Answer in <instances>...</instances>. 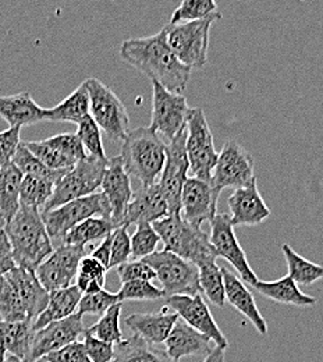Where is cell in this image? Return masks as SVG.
Returning a JSON list of instances; mask_svg holds the SVG:
<instances>
[{
  "mask_svg": "<svg viewBox=\"0 0 323 362\" xmlns=\"http://www.w3.org/2000/svg\"><path fill=\"white\" fill-rule=\"evenodd\" d=\"M4 227H6V221L0 218V233L4 230Z\"/></svg>",
  "mask_w": 323,
  "mask_h": 362,
  "instance_id": "6f0895ef",
  "label": "cell"
},
{
  "mask_svg": "<svg viewBox=\"0 0 323 362\" xmlns=\"http://www.w3.org/2000/svg\"><path fill=\"white\" fill-rule=\"evenodd\" d=\"M166 307L175 311L179 317L185 320L191 327L208 336L216 347L223 350L229 349L226 336L219 329L209 307L202 298L201 293L195 296H172L166 300Z\"/></svg>",
  "mask_w": 323,
  "mask_h": 362,
  "instance_id": "d6986e66",
  "label": "cell"
},
{
  "mask_svg": "<svg viewBox=\"0 0 323 362\" xmlns=\"http://www.w3.org/2000/svg\"><path fill=\"white\" fill-rule=\"evenodd\" d=\"M91 115L90 93L83 83L66 99L52 109H47V122L53 123H74L78 124Z\"/></svg>",
  "mask_w": 323,
  "mask_h": 362,
  "instance_id": "4dcf8cb0",
  "label": "cell"
},
{
  "mask_svg": "<svg viewBox=\"0 0 323 362\" xmlns=\"http://www.w3.org/2000/svg\"><path fill=\"white\" fill-rule=\"evenodd\" d=\"M211 339L196 329L191 327L185 320L179 317L170 334L166 339V353L175 360L180 361L189 356H208L211 349Z\"/></svg>",
  "mask_w": 323,
  "mask_h": 362,
  "instance_id": "d4e9b609",
  "label": "cell"
},
{
  "mask_svg": "<svg viewBox=\"0 0 323 362\" xmlns=\"http://www.w3.org/2000/svg\"><path fill=\"white\" fill-rule=\"evenodd\" d=\"M88 247L59 245L35 271L45 290L52 293L71 286L77 277L80 264L87 257Z\"/></svg>",
  "mask_w": 323,
  "mask_h": 362,
  "instance_id": "9a60e30c",
  "label": "cell"
},
{
  "mask_svg": "<svg viewBox=\"0 0 323 362\" xmlns=\"http://www.w3.org/2000/svg\"><path fill=\"white\" fill-rule=\"evenodd\" d=\"M17 267L13 248L4 230L0 233V279Z\"/></svg>",
  "mask_w": 323,
  "mask_h": 362,
  "instance_id": "816d5d0a",
  "label": "cell"
},
{
  "mask_svg": "<svg viewBox=\"0 0 323 362\" xmlns=\"http://www.w3.org/2000/svg\"><path fill=\"white\" fill-rule=\"evenodd\" d=\"M286 262L288 276L301 286H311L318 280L323 279V265L314 264L300 254H297L288 244H283L281 247Z\"/></svg>",
  "mask_w": 323,
  "mask_h": 362,
  "instance_id": "e575fe53",
  "label": "cell"
},
{
  "mask_svg": "<svg viewBox=\"0 0 323 362\" xmlns=\"http://www.w3.org/2000/svg\"><path fill=\"white\" fill-rule=\"evenodd\" d=\"M221 189L211 181L188 177L182 192V216L192 226L201 227L218 215Z\"/></svg>",
  "mask_w": 323,
  "mask_h": 362,
  "instance_id": "ac0fdd59",
  "label": "cell"
},
{
  "mask_svg": "<svg viewBox=\"0 0 323 362\" xmlns=\"http://www.w3.org/2000/svg\"><path fill=\"white\" fill-rule=\"evenodd\" d=\"M4 357H6V350L3 347H0V362H3Z\"/></svg>",
  "mask_w": 323,
  "mask_h": 362,
  "instance_id": "9f6ffc18",
  "label": "cell"
},
{
  "mask_svg": "<svg viewBox=\"0 0 323 362\" xmlns=\"http://www.w3.org/2000/svg\"><path fill=\"white\" fill-rule=\"evenodd\" d=\"M35 329L33 320H0V347L6 354L28 362Z\"/></svg>",
  "mask_w": 323,
  "mask_h": 362,
  "instance_id": "83f0119b",
  "label": "cell"
},
{
  "mask_svg": "<svg viewBox=\"0 0 323 362\" xmlns=\"http://www.w3.org/2000/svg\"><path fill=\"white\" fill-rule=\"evenodd\" d=\"M84 293L77 286H70L67 288H60L49 293V303L45 311L35 319L34 329L41 330L49 323L71 317L78 310V304Z\"/></svg>",
  "mask_w": 323,
  "mask_h": 362,
  "instance_id": "f546056e",
  "label": "cell"
},
{
  "mask_svg": "<svg viewBox=\"0 0 323 362\" xmlns=\"http://www.w3.org/2000/svg\"><path fill=\"white\" fill-rule=\"evenodd\" d=\"M160 235L152 223H139L131 235V257L143 259L156 252Z\"/></svg>",
  "mask_w": 323,
  "mask_h": 362,
  "instance_id": "ee69618b",
  "label": "cell"
},
{
  "mask_svg": "<svg viewBox=\"0 0 323 362\" xmlns=\"http://www.w3.org/2000/svg\"><path fill=\"white\" fill-rule=\"evenodd\" d=\"M185 141L187 127L168 144L166 163L158 181L168 201L170 215L182 214V192L185 181L189 177V160Z\"/></svg>",
  "mask_w": 323,
  "mask_h": 362,
  "instance_id": "4fadbf2b",
  "label": "cell"
},
{
  "mask_svg": "<svg viewBox=\"0 0 323 362\" xmlns=\"http://www.w3.org/2000/svg\"><path fill=\"white\" fill-rule=\"evenodd\" d=\"M225 351L221 347H215L206 357L204 362H225Z\"/></svg>",
  "mask_w": 323,
  "mask_h": 362,
  "instance_id": "db71d44e",
  "label": "cell"
},
{
  "mask_svg": "<svg viewBox=\"0 0 323 362\" xmlns=\"http://www.w3.org/2000/svg\"><path fill=\"white\" fill-rule=\"evenodd\" d=\"M221 13L216 0H183L173 11L170 24L204 20Z\"/></svg>",
  "mask_w": 323,
  "mask_h": 362,
  "instance_id": "60d3db41",
  "label": "cell"
},
{
  "mask_svg": "<svg viewBox=\"0 0 323 362\" xmlns=\"http://www.w3.org/2000/svg\"><path fill=\"white\" fill-rule=\"evenodd\" d=\"M54 182L34 176H24L20 189V204L44 209L54 191ZM42 212V211H41Z\"/></svg>",
  "mask_w": 323,
  "mask_h": 362,
  "instance_id": "74e56055",
  "label": "cell"
},
{
  "mask_svg": "<svg viewBox=\"0 0 323 362\" xmlns=\"http://www.w3.org/2000/svg\"><path fill=\"white\" fill-rule=\"evenodd\" d=\"M254 288L264 297L283 305H293L300 308H308L317 304V300L307 296L298 288V284L287 274L274 281L259 280Z\"/></svg>",
  "mask_w": 323,
  "mask_h": 362,
  "instance_id": "f1b7e54d",
  "label": "cell"
},
{
  "mask_svg": "<svg viewBox=\"0 0 323 362\" xmlns=\"http://www.w3.org/2000/svg\"><path fill=\"white\" fill-rule=\"evenodd\" d=\"M198 269L201 291L213 305L222 308L226 303V290L222 268L218 265L216 261H209L201 264Z\"/></svg>",
  "mask_w": 323,
  "mask_h": 362,
  "instance_id": "d590c367",
  "label": "cell"
},
{
  "mask_svg": "<svg viewBox=\"0 0 323 362\" xmlns=\"http://www.w3.org/2000/svg\"><path fill=\"white\" fill-rule=\"evenodd\" d=\"M131 257V235L129 226L117 227L112 233V255L109 269L117 268L130 261Z\"/></svg>",
  "mask_w": 323,
  "mask_h": 362,
  "instance_id": "bcb514c9",
  "label": "cell"
},
{
  "mask_svg": "<svg viewBox=\"0 0 323 362\" xmlns=\"http://www.w3.org/2000/svg\"><path fill=\"white\" fill-rule=\"evenodd\" d=\"M100 188L110 204L112 221L117 227L122 226V219L133 199L134 191L131 188V177L124 169L120 156L109 158Z\"/></svg>",
  "mask_w": 323,
  "mask_h": 362,
  "instance_id": "7402d4cb",
  "label": "cell"
},
{
  "mask_svg": "<svg viewBox=\"0 0 323 362\" xmlns=\"http://www.w3.org/2000/svg\"><path fill=\"white\" fill-rule=\"evenodd\" d=\"M222 272L225 279L226 301H229L231 307H234L240 314L247 317L254 325L258 333L266 334V322L257 307L252 293L248 290L241 277H238L234 272L229 271L228 268H222Z\"/></svg>",
  "mask_w": 323,
  "mask_h": 362,
  "instance_id": "484cf974",
  "label": "cell"
},
{
  "mask_svg": "<svg viewBox=\"0 0 323 362\" xmlns=\"http://www.w3.org/2000/svg\"><path fill=\"white\" fill-rule=\"evenodd\" d=\"M112 362H177L166 351L158 350L153 344L139 336H133L114 346V358Z\"/></svg>",
  "mask_w": 323,
  "mask_h": 362,
  "instance_id": "d6a6232c",
  "label": "cell"
},
{
  "mask_svg": "<svg viewBox=\"0 0 323 362\" xmlns=\"http://www.w3.org/2000/svg\"><path fill=\"white\" fill-rule=\"evenodd\" d=\"M119 301L117 293H109L105 288L93 293V294H84L80 304H78V310L77 313L80 315H98L102 317L105 315L113 305H116Z\"/></svg>",
  "mask_w": 323,
  "mask_h": 362,
  "instance_id": "f6af8a7d",
  "label": "cell"
},
{
  "mask_svg": "<svg viewBox=\"0 0 323 362\" xmlns=\"http://www.w3.org/2000/svg\"><path fill=\"white\" fill-rule=\"evenodd\" d=\"M120 317H122V303H117L105 315L99 317V320L95 325L86 330L103 341L117 346L119 343L123 341V333L120 329Z\"/></svg>",
  "mask_w": 323,
  "mask_h": 362,
  "instance_id": "ab89813d",
  "label": "cell"
},
{
  "mask_svg": "<svg viewBox=\"0 0 323 362\" xmlns=\"http://www.w3.org/2000/svg\"><path fill=\"white\" fill-rule=\"evenodd\" d=\"M119 301H156L166 297L162 288H158L151 281L134 280L123 283L119 293Z\"/></svg>",
  "mask_w": 323,
  "mask_h": 362,
  "instance_id": "b9f144b4",
  "label": "cell"
},
{
  "mask_svg": "<svg viewBox=\"0 0 323 362\" xmlns=\"http://www.w3.org/2000/svg\"><path fill=\"white\" fill-rule=\"evenodd\" d=\"M117 269V276L122 283L127 281H134V280H146L152 281L156 279V272L152 269L143 259H136V261H129Z\"/></svg>",
  "mask_w": 323,
  "mask_h": 362,
  "instance_id": "7dc6e473",
  "label": "cell"
},
{
  "mask_svg": "<svg viewBox=\"0 0 323 362\" xmlns=\"http://www.w3.org/2000/svg\"><path fill=\"white\" fill-rule=\"evenodd\" d=\"M152 225L160 235L165 250L179 255L185 261L199 267L204 262L218 259L209 234L201 227L192 226L185 222L182 214L169 215Z\"/></svg>",
  "mask_w": 323,
  "mask_h": 362,
  "instance_id": "5b68a950",
  "label": "cell"
},
{
  "mask_svg": "<svg viewBox=\"0 0 323 362\" xmlns=\"http://www.w3.org/2000/svg\"><path fill=\"white\" fill-rule=\"evenodd\" d=\"M0 117L10 127H27L47 122V109L40 106L30 92L0 96Z\"/></svg>",
  "mask_w": 323,
  "mask_h": 362,
  "instance_id": "cb8c5ba5",
  "label": "cell"
},
{
  "mask_svg": "<svg viewBox=\"0 0 323 362\" xmlns=\"http://www.w3.org/2000/svg\"><path fill=\"white\" fill-rule=\"evenodd\" d=\"M233 226H259L271 216V209L264 201L257 179L235 188L228 199Z\"/></svg>",
  "mask_w": 323,
  "mask_h": 362,
  "instance_id": "44dd1931",
  "label": "cell"
},
{
  "mask_svg": "<svg viewBox=\"0 0 323 362\" xmlns=\"http://www.w3.org/2000/svg\"><path fill=\"white\" fill-rule=\"evenodd\" d=\"M170 215L168 201L160 189L159 182L148 187H139L129 204L122 226H131L139 223H155Z\"/></svg>",
  "mask_w": 323,
  "mask_h": 362,
  "instance_id": "603a6c76",
  "label": "cell"
},
{
  "mask_svg": "<svg viewBox=\"0 0 323 362\" xmlns=\"http://www.w3.org/2000/svg\"><path fill=\"white\" fill-rule=\"evenodd\" d=\"M27 148L53 170H70L88 155L77 134L63 133L44 141L25 142Z\"/></svg>",
  "mask_w": 323,
  "mask_h": 362,
  "instance_id": "e0dca14e",
  "label": "cell"
},
{
  "mask_svg": "<svg viewBox=\"0 0 323 362\" xmlns=\"http://www.w3.org/2000/svg\"><path fill=\"white\" fill-rule=\"evenodd\" d=\"M47 360L49 362H93L87 354L84 341H74L59 351L47 354Z\"/></svg>",
  "mask_w": 323,
  "mask_h": 362,
  "instance_id": "f907efd6",
  "label": "cell"
},
{
  "mask_svg": "<svg viewBox=\"0 0 323 362\" xmlns=\"http://www.w3.org/2000/svg\"><path fill=\"white\" fill-rule=\"evenodd\" d=\"M24 175L13 163H7L0 168V218L10 222L18 212L20 189Z\"/></svg>",
  "mask_w": 323,
  "mask_h": 362,
  "instance_id": "1f68e13d",
  "label": "cell"
},
{
  "mask_svg": "<svg viewBox=\"0 0 323 362\" xmlns=\"http://www.w3.org/2000/svg\"><path fill=\"white\" fill-rule=\"evenodd\" d=\"M107 268H105L93 255L83 258L76 277V286L84 294H93L105 288Z\"/></svg>",
  "mask_w": 323,
  "mask_h": 362,
  "instance_id": "f35d334b",
  "label": "cell"
},
{
  "mask_svg": "<svg viewBox=\"0 0 323 362\" xmlns=\"http://www.w3.org/2000/svg\"><path fill=\"white\" fill-rule=\"evenodd\" d=\"M3 362H27L24 361V360H21V358H18V357H16V356H11V354H6V357H4V360Z\"/></svg>",
  "mask_w": 323,
  "mask_h": 362,
  "instance_id": "11a10c76",
  "label": "cell"
},
{
  "mask_svg": "<svg viewBox=\"0 0 323 362\" xmlns=\"http://www.w3.org/2000/svg\"><path fill=\"white\" fill-rule=\"evenodd\" d=\"M304 1H305V0H304Z\"/></svg>",
  "mask_w": 323,
  "mask_h": 362,
  "instance_id": "91938a15",
  "label": "cell"
},
{
  "mask_svg": "<svg viewBox=\"0 0 323 362\" xmlns=\"http://www.w3.org/2000/svg\"><path fill=\"white\" fill-rule=\"evenodd\" d=\"M179 317L175 311L165 307L153 314H133L126 319V325L136 336L155 346L166 341Z\"/></svg>",
  "mask_w": 323,
  "mask_h": 362,
  "instance_id": "4316f807",
  "label": "cell"
},
{
  "mask_svg": "<svg viewBox=\"0 0 323 362\" xmlns=\"http://www.w3.org/2000/svg\"><path fill=\"white\" fill-rule=\"evenodd\" d=\"M84 346L88 357L93 362H112L114 358V344L103 341L98 337L84 332Z\"/></svg>",
  "mask_w": 323,
  "mask_h": 362,
  "instance_id": "c3c4849f",
  "label": "cell"
},
{
  "mask_svg": "<svg viewBox=\"0 0 323 362\" xmlns=\"http://www.w3.org/2000/svg\"><path fill=\"white\" fill-rule=\"evenodd\" d=\"M143 261L156 272V279L162 284L166 298L202 293L199 286V269L195 264L185 261L168 250L156 251L143 258Z\"/></svg>",
  "mask_w": 323,
  "mask_h": 362,
  "instance_id": "9c48e42d",
  "label": "cell"
},
{
  "mask_svg": "<svg viewBox=\"0 0 323 362\" xmlns=\"http://www.w3.org/2000/svg\"><path fill=\"white\" fill-rule=\"evenodd\" d=\"M86 332L83 315L76 313L71 317H64L49 323L44 329L35 332L33 349L28 362L37 361L47 354L59 351L60 349L74 343Z\"/></svg>",
  "mask_w": 323,
  "mask_h": 362,
  "instance_id": "ffe728a7",
  "label": "cell"
},
{
  "mask_svg": "<svg viewBox=\"0 0 323 362\" xmlns=\"http://www.w3.org/2000/svg\"><path fill=\"white\" fill-rule=\"evenodd\" d=\"M21 144V129L10 127L0 133V168L10 163Z\"/></svg>",
  "mask_w": 323,
  "mask_h": 362,
  "instance_id": "681fc988",
  "label": "cell"
},
{
  "mask_svg": "<svg viewBox=\"0 0 323 362\" xmlns=\"http://www.w3.org/2000/svg\"><path fill=\"white\" fill-rule=\"evenodd\" d=\"M187 155L192 177L212 180V173L219 153L215 149L213 136L201 107H191L187 120Z\"/></svg>",
  "mask_w": 323,
  "mask_h": 362,
  "instance_id": "30bf717a",
  "label": "cell"
},
{
  "mask_svg": "<svg viewBox=\"0 0 323 362\" xmlns=\"http://www.w3.org/2000/svg\"><path fill=\"white\" fill-rule=\"evenodd\" d=\"M152 119L149 127L169 144L187 127L191 107L184 95L166 90L156 81H152Z\"/></svg>",
  "mask_w": 323,
  "mask_h": 362,
  "instance_id": "7c38bea8",
  "label": "cell"
},
{
  "mask_svg": "<svg viewBox=\"0 0 323 362\" xmlns=\"http://www.w3.org/2000/svg\"><path fill=\"white\" fill-rule=\"evenodd\" d=\"M222 18V13L204 20L166 24L168 42L179 60L187 67L202 69L208 63L212 25Z\"/></svg>",
  "mask_w": 323,
  "mask_h": 362,
  "instance_id": "8992f818",
  "label": "cell"
},
{
  "mask_svg": "<svg viewBox=\"0 0 323 362\" xmlns=\"http://www.w3.org/2000/svg\"><path fill=\"white\" fill-rule=\"evenodd\" d=\"M49 303V291L37 273L16 267L0 279L1 320H33L40 317Z\"/></svg>",
  "mask_w": 323,
  "mask_h": 362,
  "instance_id": "3957f363",
  "label": "cell"
},
{
  "mask_svg": "<svg viewBox=\"0 0 323 362\" xmlns=\"http://www.w3.org/2000/svg\"><path fill=\"white\" fill-rule=\"evenodd\" d=\"M91 102V116L99 129L113 141H123L129 134L130 117L119 96L96 78L84 81Z\"/></svg>",
  "mask_w": 323,
  "mask_h": 362,
  "instance_id": "8fae6325",
  "label": "cell"
},
{
  "mask_svg": "<svg viewBox=\"0 0 323 362\" xmlns=\"http://www.w3.org/2000/svg\"><path fill=\"white\" fill-rule=\"evenodd\" d=\"M4 233L11 244L17 267L35 272L54 251L38 208L21 205L14 218L6 223Z\"/></svg>",
  "mask_w": 323,
  "mask_h": 362,
  "instance_id": "7a4b0ae2",
  "label": "cell"
},
{
  "mask_svg": "<svg viewBox=\"0 0 323 362\" xmlns=\"http://www.w3.org/2000/svg\"><path fill=\"white\" fill-rule=\"evenodd\" d=\"M255 179V160L252 155L237 141H228L218 156L211 182L222 191L225 188L235 189L244 187Z\"/></svg>",
  "mask_w": 323,
  "mask_h": 362,
  "instance_id": "5bb4252c",
  "label": "cell"
},
{
  "mask_svg": "<svg viewBox=\"0 0 323 362\" xmlns=\"http://www.w3.org/2000/svg\"><path fill=\"white\" fill-rule=\"evenodd\" d=\"M93 216L112 219V208L103 192H95L88 197L67 202L56 209L42 212L47 233L52 241H57L59 245L63 244L66 234L73 227Z\"/></svg>",
  "mask_w": 323,
  "mask_h": 362,
  "instance_id": "52a82bcc",
  "label": "cell"
},
{
  "mask_svg": "<svg viewBox=\"0 0 323 362\" xmlns=\"http://www.w3.org/2000/svg\"><path fill=\"white\" fill-rule=\"evenodd\" d=\"M211 243L218 254V258H225L228 262H230L234 269L240 274L241 280L245 284L255 286L259 279L257 277V273L249 267L245 251L240 245L234 226L231 225V219L226 214H218L211 222Z\"/></svg>",
  "mask_w": 323,
  "mask_h": 362,
  "instance_id": "2e32d148",
  "label": "cell"
},
{
  "mask_svg": "<svg viewBox=\"0 0 323 362\" xmlns=\"http://www.w3.org/2000/svg\"><path fill=\"white\" fill-rule=\"evenodd\" d=\"M120 57L151 83L156 81L172 92L183 93L189 83L191 69L172 50L165 27L155 35L124 41L120 46Z\"/></svg>",
  "mask_w": 323,
  "mask_h": 362,
  "instance_id": "6da1fadb",
  "label": "cell"
},
{
  "mask_svg": "<svg viewBox=\"0 0 323 362\" xmlns=\"http://www.w3.org/2000/svg\"><path fill=\"white\" fill-rule=\"evenodd\" d=\"M34 362H49V361H47V357H44V358H40V360H37V361H34Z\"/></svg>",
  "mask_w": 323,
  "mask_h": 362,
  "instance_id": "680465c9",
  "label": "cell"
},
{
  "mask_svg": "<svg viewBox=\"0 0 323 362\" xmlns=\"http://www.w3.org/2000/svg\"><path fill=\"white\" fill-rule=\"evenodd\" d=\"M24 176H34V177H40L44 180L52 181V182H57L60 180L64 173L67 170H53L49 169L47 165H44L25 145L24 141H21V144L17 148V152L11 160Z\"/></svg>",
  "mask_w": 323,
  "mask_h": 362,
  "instance_id": "8d00e7d4",
  "label": "cell"
},
{
  "mask_svg": "<svg viewBox=\"0 0 323 362\" xmlns=\"http://www.w3.org/2000/svg\"><path fill=\"white\" fill-rule=\"evenodd\" d=\"M168 144L151 127H139L123 139L120 158L124 169L141 182L142 187L152 185L160 179L166 163Z\"/></svg>",
  "mask_w": 323,
  "mask_h": 362,
  "instance_id": "277c9868",
  "label": "cell"
},
{
  "mask_svg": "<svg viewBox=\"0 0 323 362\" xmlns=\"http://www.w3.org/2000/svg\"><path fill=\"white\" fill-rule=\"evenodd\" d=\"M107 160L109 158L98 159L87 156L73 169L67 170L64 176L56 182L53 195L42 212L56 209L67 202L95 194L102 185Z\"/></svg>",
  "mask_w": 323,
  "mask_h": 362,
  "instance_id": "ba28073f",
  "label": "cell"
},
{
  "mask_svg": "<svg viewBox=\"0 0 323 362\" xmlns=\"http://www.w3.org/2000/svg\"><path fill=\"white\" fill-rule=\"evenodd\" d=\"M117 225L112 219L93 216L80 225L73 227L64 237L63 244L66 245H77V247H87L90 243L103 241L109 237Z\"/></svg>",
  "mask_w": 323,
  "mask_h": 362,
  "instance_id": "836d02e7",
  "label": "cell"
},
{
  "mask_svg": "<svg viewBox=\"0 0 323 362\" xmlns=\"http://www.w3.org/2000/svg\"><path fill=\"white\" fill-rule=\"evenodd\" d=\"M100 129L93 120V116H87L83 122L77 124V136L81 139L83 146L88 156L98 158V159H107L105 153V146L100 136Z\"/></svg>",
  "mask_w": 323,
  "mask_h": 362,
  "instance_id": "7bdbcfd3",
  "label": "cell"
},
{
  "mask_svg": "<svg viewBox=\"0 0 323 362\" xmlns=\"http://www.w3.org/2000/svg\"><path fill=\"white\" fill-rule=\"evenodd\" d=\"M110 255H112V234L109 237H106L99 247H96L93 251V257L95 259H98L105 268H107L109 271V265H110Z\"/></svg>",
  "mask_w": 323,
  "mask_h": 362,
  "instance_id": "f5cc1de1",
  "label": "cell"
}]
</instances>
